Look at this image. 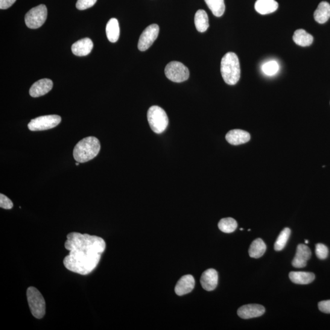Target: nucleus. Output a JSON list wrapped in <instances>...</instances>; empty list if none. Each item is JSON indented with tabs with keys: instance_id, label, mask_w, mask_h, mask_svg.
<instances>
[{
	"instance_id": "nucleus-1",
	"label": "nucleus",
	"mask_w": 330,
	"mask_h": 330,
	"mask_svg": "<svg viewBox=\"0 0 330 330\" xmlns=\"http://www.w3.org/2000/svg\"><path fill=\"white\" fill-rule=\"evenodd\" d=\"M64 247L69 251L63 260L64 267L72 272L86 275L97 267L106 243L100 237L71 232L67 235Z\"/></svg>"
},
{
	"instance_id": "nucleus-11",
	"label": "nucleus",
	"mask_w": 330,
	"mask_h": 330,
	"mask_svg": "<svg viewBox=\"0 0 330 330\" xmlns=\"http://www.w3.org/2000/svg\"><path fill=\"white\" fill-rule=\"evenodd\" d=\"M311 257L310 248L306 245L299 244L297 248L296 255L293 259V267L296 268H303L307 265V261Z\"/></svg>"
},
{
	"instance_id": "nucleus-27",
	"label": "nucleus",
	"mask_w": 330,
	"mask_h": 330,
	"mask_svg": "<svg viewBox=\"0 0 330 330\" xmlns=\"http://www.w3.org/2000/svg\"><path fill=\"white\" fill-rule=\"evenodd\" d=\"M279 65L276 61H268L263 64L262 71L264 74L268 76L275 75L279 71Z\"/></svg>"
},
{
	"instance_id": "nucleus-22",
	"label": "nucleus",
	"mask_w": 330,
	"mask_h": 330,
	"mask_svg": "<svg viewBox=\"0 0 330 330\" xmlns=\"http://www.w3.org/2000/svg\"><path fill=\"white\" fill-rule=\"evenodd\" d=\"M195 24L197 30L200 33H204L209 27V17L205 11L200 10L196 13Z\"/></svg>"
},
{
	"instance_id": "nucleus-23",
	"label": "nucleus",
	"mask_w": 330,
	"mask_h": 330,
	"mask_svg": "<svg viewBox=\"0 0 330 330\" xmlns=\"http://www.w3.org/2000/svg\"><path fill=\"white\" fill-rule=\"evenodd\" d=\"M266 245L261 239H257L251 244L248 253L251 258L258 259L264 255Z\"/></svg>"
},
{
	"instance_id": "nucleus-12",
	"label": "nucleus",
	"mask_w": 330,
	"mask_h": 330,
	"mask_svg": "<svg viewBox=\"0 0 330 330\" xmlns=\"http://www.w3.org/2000/svg\"><path fill=\"white\" fill-rule=\"evenodd\" d=\"M201 284L207 291H214L217 288L218 282V274L214 268H209L202 274Z\"/></svg>"
},
{
	"instance_id": "nucleus-4",
	"label": "nucleus",
	"mask_w": 330,
	"mask_h": 330,
	"mask_svg": "<svg viewBox=\"0 0 330 330\" xmlns=\"http://www.w3.org/2000/svg\"><path fill=\"white\" fill-rule=\"evenodd\" d=\"M148 120L151 129L157 134L162 133L167 128L169 119L165 111L159 106L151 107L148 112Z\"/></svg>"
},
{
	"instance_id": "nucleus-17",
	"label": "nucleus",
	"mask_w": 330,
	"mask_h": 330,
	"mask_svg": "<svg viewBox=\"0 0 330 330\" xmlns=\"http://www.w3.org/2000/svg\"><path fill=\"white\" fill-rule=\"evenodd\" d=\"M278 6L275 0H257L255 8L259 14L266 15L275 12Z\"/></svg>"
},
{
	"instance_id": "nucleus-14",
	"label": "nucleus",
	"mask_w": 330,
	"mask_h": 330,
	"mask_svg": "<svg viewBox=\"0 0 330 330\" xmlns=\"http://www.w3.org/2000/svg\"><path fill=\"white\" fill-rule=\"evenodd\" d=\"M195 285L194 277L191 274H186L179 279L177 281L175 292L177 296H182L183 295L191 293L194 290Z\"/></svg>"
},
{
	"instance_id": "nucleus-5",
	"label": "nucleus",
	"mask_w": 330,
	"mask_h": 330,
	"mask_svg": "<svg viewBox=\"0 0 330 330\" xmlns=\"http://www.w3.org/2000/svg\"><path fill=\"white\" fill-rule=\"evenodd\" d=\"M26 297L32 314L36 319H42L45 314V302L41 293L34 287H30L26 291Z\"/></svg>"
},
{
	"instance_id": "nucleus-2",
	"label": "nucleus",
	"mask_w": 330,
	"mask_h": 330,
	"mask_svg": "<svg viewBox=\"0 0 330 330\" xmlns=\"http://www.w3.org/2000/svg\"><path fill=\"white\" fill-rule=\"evenodd\" d=\"M101 143L95 136H88L76 145L73 156L79 163H85L95 159L101 151Z\"/></svg>"
},
{
	"instance_id": "nucleus-8",
	"label": "nucleus",
	"mask_w": 330,
	"mask_h": 330,
	"mask_svg": "<svg viewBox=\"0 0 330 330\" xmlns=\"http://www.w3.org/2000/svg\"><path fill=\"white\" fill-rule=\"evenodd\" d=\"M61 118L60 116L52 115L38 117L32 119L28 124L31 131H42L56 127L60 124Z\"/></svg>"
},
{
	"instance_id": "nucleus-16",
	"label": "nucleus",
	"mask_w": 330,
	"mask_h": 330,
	"mask_svg": "<svg viewBox=\"0 0 330 330\" xmlns=\"http://www.w3.org/2000/svg\"><path fill=\"white\" fill-rule=\"evenodd\" d=\"M93 48V42L89 38L78 40L72 46V51L76 56L84 57L88 55Z\"/></svg>"
},
{
	"instance_id": "nucleus-34",
	"label": "nucleus",
	"mask_w": 330,
	"mask_h": 330,
	"mask_svg": "<svg viewBox=\"0 0 330 330\" xmlns=\"http://www.w3.org/2000/svg\"><path fill=\"white\" fill-rule=\"evenodd\" d=\"M76 165L78 166L79 165V162L76 163Z\"/></svg>"
},
{
	"instance_id": "nucleus-10",
	"label": "nucleus",
	"mask_w": 330,
	"mask_h": 330,
	"mask_svg": "<svg viewBox=\"0 0 330 330\" xmlns=\"http://www.w3.org/2000/svg\"><path fill=\"white\" fill-rule=\"evenodd\" d=\"M265 308L261 305L249 304L242 306L238 311L239 317L244 319L261 316L265 313Z\"/></svg>"
},
{
	"instance_id": "nucleus-28",
	"label": "nucleus",
	"mask_w": 330,
	"mask_h": 330,
	"mask_svg": "<svg viewBox=\"0 0 330 330\" xmlns=\"http://www.w3.org/2000/svg\"><path fill=\"white\" fill-rule=\"evenodd\" d=\"M315 255L320 259H325L328 256V249L325 245L318 244L315 245Z\"/></svg>"
},
{
	"instance_id": "nucleus-6",
	"label": "nucleus",
	"mask_w": 330,
	"mask_h": 330,
	"mask_svg": "<svg viewBox=\"0 0 330 330\" xmlns=\"http://www.w3.org/2000/svg\"><path fill=\"white\" fill-rule=\"evenodd\" d=\"M166 77L175 83H182L187 80L190 77L189 70L179 61H171L166 65L165 69Z\"/></svg>"
},
{
	"instance_id": "nucleus-30",
	"label": "nucleus",
	"mask_w": 330,
	"mask_h": 330,
	"mask_svg": "<svg viewBox=\"0 0 330 330\" xmlns=\"http://www.w3.org/2000/svg\"><path fill=\"white\" fill-rule=\"evenodd\" d=\"M14 206L13 203L10 198L4 194H0V207L5 209H11Z\"/></svg>"
},
{
	"instance_id": "nucleus-19",
	"label": "nucleus",
	"mask_w": 330,
	"mask_h": 330,
	"mask_svg": "<svg viewBox=\"0 0 330 330\" xmlns=\"http://www.w3.org/2000/svg\"><path fill=\"white\" fill-rule=\"evenodd\" d=\"M314 17L315 21L323 24L330 18V5L326 2H321L315 11Z\"/></svg>"
},
{
	"instance_id": "nucleus-20",
	"label": "nucleus",
	"mask_w": 330,
	"mask_h": 330,
	"mask_svg": "<svg viewBox=\"0 0 330 330\" xmlns=\"http://www.w3.org/2000/svg\"><path fill=\"white\" fill-rule=\"evenodd\" d=\"M106 34L110 42L114 43L118 41L120 35V28L118 20L112 18L109 20L106 26Z\"/></svg>"
},
{
	"instance_id": "nucleus-15",
	"label": "nucleus",
	"mask_w": 330,
	"mask_h": 330,
	"mask_svg": "<svg viewBox=\"0 0 330 330\" xmlns=\"http://www.w3.org/2000/svg\"><path fill=\"white\" fill-rule=\"evenodd\" d=\"M227 142L232 145H240L250 141V135L247 131L239 129L232 130L226 134Z\"/></svg>"
},
{
	"instance_id": "nucleus-7",
	"label": "nucleus",
	"mask_w": 330,
	"mask_h": 330,
	"mask_svg": "<svg viewBox=\"0 0 330 330\" xmlns=\"http://www.w3.org/2000/svg\"><path fill=\"white\" fill-rule=\"evenodd\" d=\"M48 17V9L44 5L32 8L25 17L26 25L29 28L37 29L43 25Z\"/></svg>"
},
{
	"instance_id": "nucleus-25",
	"label": "nucleus",
	"mask_w": 330,
	"mask_h": 330,
	"mask_svg": "<svg viewBox=\"0 0 330 330\" xmlns=\"http://www.w3.org/2000/svg\"><path fill=\"white\" fill-rule=\"evenodd\" d=\"M218 226L221 231L224 233H232L235 231L238 224L234 219L226 218L221 219Z\"/></svg>"
},
{
	"instance_id": "nucleus-29",
	"label": "nucleus",
	"mask_w": 330,
	"mask_h": 330,
	"mask_svg": "<svg viewBox=\"0 0 330 330\" xmlns=\"http://www.w3.org/2000/svg\"><path fill=\"white\" fill-rule=\"evenodd\" d=\"M97 2V0H78L76 7L79 10H85L91 8Z\"/></svg>"
},
{
	"instance_id": "nucleus-3",
	"label": "nucleus",
	"mask_w": 330,
	"mask_h": 330,
	"mask_svg": "<svg viewBox=\"0 0 330 330\" xmlns=\"http://www.w3.org/2000/svg\"><path fill=\"white\" fill-rule=\"evenodd\" d=\"M221 73L225 83L234 85L241 78V67L238 57L233 52H228L222 58Z\"/></svg>"
},
{
	"instance_id": "nucleus-26",
	"label": "nucleus",
	"mask_w": 330,
	"mask_h": 330,
	"mask_svg": "<svg viewBox=\"0 0 330 330\" xmlns=\"http://www.w3.org/2000/svg\"><path fill=\"white\" fill-rule=\"evenodd\" d=\"M291 230L288 227H286L279 233L278 239L274 243V248L276 251H281L284 249L287 244L289 237H290Z\"/></svg>"
},
{
	"instance_id": "nucleus-21",
	"label": "nucleus",
	"mask_w": 330,
	"mask_h": 330,
	"mask_svg": "<svg viewBox=\"0 0 330 330\" xmlns=\"http://www.w3.org/2000/svg\"><path fill=\"white\" fill-rule=\"evenodd\" d=\"M293 40L298 45L308 46L311 45L313 42L314 38L312 35L307 33L305 30L300 29V30L295 31Z\"/></svg>"
},
{
	"instance_id": "nucleus-9",
	"label": "nucleus",
	"mask_w": 330,
	"mask_h": 330,
	"mask_svg": "<svg viewBox=\"0 0 330 330\" xmlns=\"http://www.w3.org/2000/svg\"><path fill=\"white\" fill-rule=\"evenodd\" d=\"M160 28L157 24L151 25L145 29L139 37L138 48L145 52L150 49L159 36Z\"/></svg>"
},
{
	"instance_id": "nucleus-31",
	"label": "nucleus",
	"mask_w": 330,
	"mask_h": 330,
	"mask_svg": "<svg viewBox=\"0 0 330 330\" xmlns=\"http://www.w3.org/2000/svg\"><path fill=\"white\" fill-rule=\"evenodd\" d=\"M320 311L324 313L330 314V300L322 301L318 304Z\"/></svg>"
},
{
	"instance_id": "nucleus-13",
	"label": "nucleus",
	"mask_w": 330,
	"mask_h": 330,
	"mask_svg": "<svg viewBox=\"0 0 330 330\" xmlns=\"http://www.w3.org/2000/svg\"><path fill=\"white\" fill-rule=\"evenodd\" d=\"M53 81L50 79H41L35 82L31 87L30 95L33 98H39L40 96H44L52 89Z\"/></svg>"
},
{
	"instance_id": "nucleus-32",
	"label": "nucleus",
	"mask_w": 330,
	"mask_h": 330,
	"mask_svg": "<svg viewBox=\"0 0 330 330\" xmlns=\"http://www.w3.org/2000/svg\"><path fill=\"white\" fill-rule=\"evenodd\" d=\"M16 0H0V9L7 10L14 4Z\"/></svg>"
},
{
	"instance_id": "nucleus-18",
	"label": "nucleus",
	"mask_w": 330,
	"mask_h": 330,
	"mask_svg": "<svg viewBox=\"0 0 330 330\" xmlns=\"http://www.w3.org/2000/svg\"><path fill=\"white\" fill-rule=\"evenodd\" d=\"M289 276L292 282L298 285L310 284L315 279L314 273L306 271H291Z\"/></svg>"
},
{
	"instance_id": "nucleus-24",
	"label": "nucleus",
	"mask_w": 330,
	"mask_h": 330,
	"mask_svg": "<svg viewBox=\"0 0 330 330\" xmlns=\"http://www.w3.org/2000/svg\"><path fill=\"white\" fill-rule=\"evenodd\" d=\"M204 1L215 16L220 17L223 15L225 11L224 0H204Z\"/></svg>"
},
{
	"instance_id": "nucleus-33",
	"label": "nucleus",
	"mask_w": 330,
	"mask_h": 330,
	"mask_svg": "<svg viewBox=\"0 0 330 330\" xmlns=\"http://www.w3.org/2000/svg\"><path fill=\"white\" fill-rule=\"evenodd\" d=\"M308 243H309V241H305V244H308Z\"/></svg>"
}]
</instances>
